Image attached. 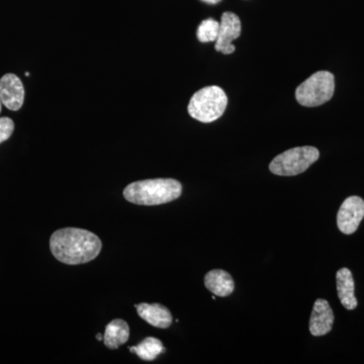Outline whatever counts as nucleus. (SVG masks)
I'll return each instance as SVG.
<instances>
[{"label": "nucleus", "instance_id": "nucleus-1", "mask_svg": "<svg viewBox=\"0 0 364 364\" xmlns=\"http://www.w3.org/2000/svg\"><path fill=\"white\" fill-rule=\"evenodd\" d=\"M102 247V241L97 235L78 228L57 230L50 239L54 257L68 265L85 264L95 259Z\"/></svg>", "mask_w": 364, "mask_h": 364}, {"label": "nucleus", "instance_id": "nucleus-2", "mask_svg": "<svg viewBox=\"0 0 364 364\" xmlns=\"http://www.w3.org/2000/svg\"><path fill=\"white\" fill-rule=\"evenodd\" d=\"M181 193V183L176 179H146L129 184L124 188V198L135 205H158L173 202Z\"/></svg>", "mask_w": 364, "mask_h": 364}, {"label": "nucleus", "instance_id": "nucleus-3", "mask_svg": "<svg viewBox=\"0 0 364 364\" xmlns=\"http://www.w3.org/2000/svg\"><path fill=\"white\" fill-rule=\"evenodd\" d=\"M228 97L219 86H207L198 90L188 104V114L196 121L213 123L226 111Z\"/></svg>", "mask_w": 364, "mask_h": 364}, {"label": "nucleus", "instance_id": "nucleus-4", "mask_svg": "<svg viewBox=\"0 0 364 364\" xmlns=\"http://www.w3.org/2000/svg\"><path fill=\"white\" fill-rule=\"evenodd\" d=\"M334 90V75L328 71H318L296 88V98L303 107H318L331 100Z\"/></svg>", "mask_w": 364, "mask_h": 364}, {"label": "nucleus", "instance_id": "nucleus-5", "mask_svg": "<svg viewBox=\"0 0 364 364\" xmlns=\"http://www.w3.org/2000/svg\"><path fill=\"white\" fill-rule=\"evenodd\" d=\"M320 157L317 148L311 146L293 148L282 153L269 164V170L275 176H294L308 170Z\"/></svg>", "mask_w": 364, "mask_h": 364}, {"label": "nucleus", "instance_id": "nucleus-6", "mask_svg": "<svg viewBox=\"0 0 364 364\" xmlns=\"http://www.w3.org/2000/svg\"><path fill=\"white\" fill-rule=\"evenodd\" d=\"M364 218V200L359 196H349L342 203L337 215V226L343 234H353Z\"/></svg>", "mask_w": 364, "mask_h": 364}, {"label": "nucleus", "instance_id": "nucleus-7", "mask_svg": "<svg viewBox=\"0 0 364 364\" xmlns=\"http://www.w3.org/2000/svg\"><path fill=\"white\" fill-rule=\"evenodd\" d=\"M241 35V21L239 16L233 13H224L220 21V31L215 41V49L225 55L236 51V47L232 42L238 39Z\"/></svg>", "mask_w": 364, "mask_h": 364}, {"label": "nucleus", "instance_id": "nucleus-8", "mask_svg": "<svg viewBox=\"0 0 364 364\" xmlns=\"http://www.w3.org/2000/svg\"><path fill=\"white\" fill-rule=\"evenodd\" d=\"M0 100L11 111H18L25 100V88L18 76L6 74L0 79Z\"/></svg>", "mask_w": 364, "mask_h": 364}, {"label": "nucleus", "instance_id": "nucleus-9", "mask_svg": "<svg viewBox=\"0 0 364 364\" xmlns=\"http://www.w3.org/2000/svg\"><path fill=\"white\" fill-rule=\"evenodd\" d=\"M334 313L329 303L324 299H318L314 304L310 320V332L313 336H324L332 330Z\"/></svg>", "mask_w": 364, "mask_h": 364}, {"label": "nucleus", "instance_id": "nucleus-10", "mask_svg": "<svg viewBox=\"0 0 364 364\" xmlns=\"http://www.w3.org/2000/svg\"><path fill=\"white\" fill-rule=\"evenodd\" d=\"M139 316L153 327L166 329L172 323L171 313L166 306L160 304L142 303L136 305Z\"/></svg>", "mask_w": 364, "mask_h": 364}, {"label": "nucleus", "instance_id": "nucleus-11", "mask_svg": "<svg viewBox=\"0 0 364 364\" xmlns=\"http://www.w3.org/2000/svg\"><path fill=\"white\" fill-rule=\"evenodd\" d=\"M337 291L340 301L347 310H354L358 306V299L354 294L353 275L348 268H341L336 274Z\"/></svg>", "mask_w": 364, "mask_h": 364}, {"label": "nucleus", "instance_id": "nucleus-12", "mask_svg": "<svg viewBox=\"0 0 364 364\" xmlns=\"http://www.w3.org/2000/svg\"><path fill=\"white\" fill-rule=\"evenodd\" d=\"M205 286L215 296H230L234 291L235 284L231 274L222 269L208 272L205 277Z\"/></svg>", "mask_w": 364, "mask_h": 364}, {"label": "nucleus", "instance_id": "nucleus-13", "mask_svg": "<svg viewBox=\"0 0 364 364\" xmlns=\"http://www.w3.org/2000/svg\"><path fill=\"white\" fill-rule=\"evenodd\" d=\"M130 337V327L126 321L122 318L112 320L105 327L104 342L109 349L119 348L121 345L127 343Z\"/></svg>", "mask_w": 364, "mask_h": 364}, {"label": "nucleus", "instance_id": "nucleus-14", "mask_svg": "<svg viewBox=\"0 0 364 364\" xmlns=\"http://www.w3.org/2000/svg\"><path fill=\"white\" fill-rule=\"evenodd\" d=\"M132 353L136 354L142 360L152 361L156 359L158 355L165 351L162 342L154 337H148L141 343L131 347Z\"/></svg>", "mask_w": 364, "mask_h": 364}, {"label": "nucleus", "instance_id": "nucleus-15", "mask_svg": "<svg viewBox=\"0 0 364 364\" xmlns=\"http://www.w3.org/2000/svg\"><path fill=\"white\" fill-rule=\"evenodd\" d=\"M220 23L214 18H207L203 21L198 26L196 37L202 43L215 42L219 36Z\"/></svg>", "mask_w": 364, "mask_h": 364}, {"label": "nucleus", "instance_id": "nucleus-16", "mask_svg": "<svg viewBox=\"0 0 364 364\" xmlns=\"http://www.w3.org/2000/svg\"><path fill=\"white\" fill-rule=\"evenodd\" d=\"M14 130V121L9 117H0V144L9 140Z\"/></svg>", "mask_w": 364, "mask_h": 364}, {"label": "nucleus", "instance_id": "nucleus-17", "mask_svg": "<svg viewBox=\"0 0 364 364\" xmlns=\"http://www.w3.org/2000/svg\"><path fill=\"white\" fill-rule=\"evenodd\" d=\"M202 1L207 2L208 4H217L222 1V0H202Z\"/></svg>", "mask_w": 364, "mask_h": 364}, {"label": "nucleus", "instance_id": "nucleus-18", "mask_svg": "<svg viewBox=\"0 0 364 364\" xmlns=\"http://www.w3.org/2000/svg\"><path fill=\"white\" fill-rule=\"evenodd\" d=\"M97 340H100V341H102H102H104V336H102V335L100 334H100L97 335Z\"/></svg>", "mask_w": 364, "mask_h": 364}, {"label": "nucleus", "instance_id": "nucleus-19", "mask_svg": "<svg viewBox=\"0 0 364 364\" xmlns=\"http://www.w3.org/2000/svg\"><path fill=\"white\" fill-rule=\"evenodd\" d=\"M1 105H2V102H1V100H0V112H1Z\"/></svg>", "mask_w": 364, "mask_h": 364}]
</instances>
